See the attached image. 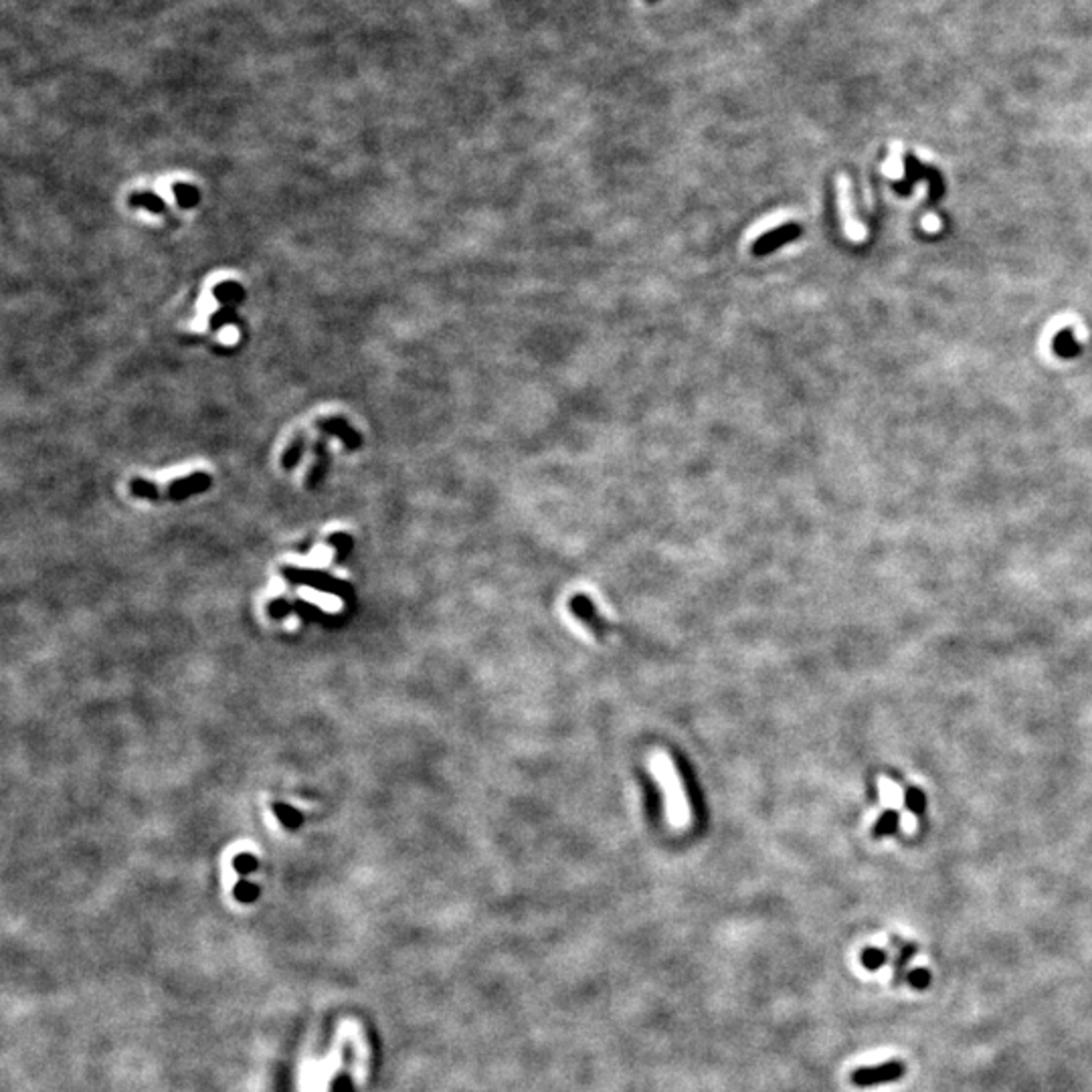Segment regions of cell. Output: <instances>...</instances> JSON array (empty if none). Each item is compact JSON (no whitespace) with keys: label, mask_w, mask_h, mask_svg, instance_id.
Segmentation results:
<instances>
[{"label":"cell","mask_w":1092,"mask_h":1092,"mask_svg":"<svg viewBox=\"0 0 1092 1092\" xmlns=\"http://www.w3.org/2000/svg\"><path fill=\"white\" fill-rule=\"evenodd\" d=\"M281 574L293 585H310L320 591H326V593L338 595V597H353V587L349 583L338 581V578L330 577L328 573H322V570H304L296 569V566H284Z\"/></svg>","instance_id":"7a4b0ae2"},{"label":"cell","mask_w":1092,"mask_h":1092,"mask_svg":"<svg viewBox=\"0 0 1092 1092\" xmlns=\"http://www.w3.org/2000/svg\"><path fill=\"white\" fill-rule=\"evenodd\" d=\"M800 229L797 227H785V229L775 231V233L769 235L763 243H759V249H773L775 245H781V243L789 241V239H795Z\"/></svg>","instance_id":"ac0fdd59"},{"label":"cell","mask_w":1092,"mask_h":1092,"mask_svg":"<svg viewBox=\"0 0 1092 1092\" xmlns=\"http://www.w3.org/2000/svg\"><path fill=\"white\" fill-rule=\"evenodd\" d=\"M318 429H320L324 436L336 437L344 444L346 449L350 452H357V449L362 448V436L344 419V417H328V419H320L318 421Z\"/></svg>","instance_id":"5b68a950"},{"label":"cell","mask_w":1092,"mask_h":1092,"mask_svg":"<svg viewBox=\"0 0 1092 1092\" xmlns=\"http://www.w3.org/2000/svg\"><path fill=\"white\" fill-rule=\"evenodd\" d=\"M838 205H839V214H842L846 235L852 239V241H862L864 235H866V231H864V227L860 225L858 219H856V214H854V202H852L850 180H847L846 175L838 176Z\"/></svg>","instance_id":"3957f363"},{"label":"cell","mask_w":1092,"mask_h":1092,"mask_svg":"<svg viewBox=\"0 0 1092 1092\" xmlns=\"http://www.w3.org/2000/svg\"><path fill=\"white\" fill-rule=\"evenodd\" d=\"M293 611H296V613H300L304 619H308V622L322 618V611L318 609L316 605H310V603H304V601L293 603Z\"/></svg>","instance_id":"44dd1931"},{"label":"cell","mask_w":1092,"mask_h":1092,"mask_svg":"<svg viewBox=\"0 0 1092 1092\" xmlns=\"http://www.w3.org/2000/svg\"><path fill=\"white\" fill-rule=\"evenodd\" d=\"M912 953H914V949H910L908 953H907V957H910V955H912ZM907 963H908V959H903V961H900V965L904 967V965H907Z\"/></svg>","instance_id":"7402d4cb"},{"label":"cell","mask_w":1092,"mask_h":1092,"mask_svg":"<svg viewBox=\"0 0 1092 1092\" xmlns=\"http://www.w3.org/2000/svg\"><path fill=\"white\" fill-rule=\"evenodd\" d=\"M213 486V478L205 471H197V474H188L184 478L175 479V482L168 483L167 496L172 500V502H184L188 500L190 496H197L206 492L209 488Z\"/></svg>","instance_id":"277c9868"},{"label":"cell","mask_w":1092,"mask_h":1092,"mask_svg":"<svg viewBox=\"0 0 1092 1092\" xmlns=\"http://www.w3.org/2000/svg\"><path fill=\"white\" fill-rule=\"evenodd\" d=\"M314 452H316V463H314V467L310 470V474H308V479H306V486H308V488H316L318 483L324 479L326 471H328V462H330L328 444H326V440H318L316 444H314Z\"/></svg>","instance_id":"9c48e42d"},{"label":"cell","mask_w":1092,"mask_h":1092,"mask_svg":"<svg viewBox=\"0 0 1092 1092\" xmlns=\"http://www.w3.org/2000/svg\"><path fill=\"white\" fill-rule=\"evenodd\" d=\"M128 205L136 206V209H146L148 213L152 214H162L167 213V202L158 197L152 190H140V193H132L130 198H128Z\"/></svg>","instance_id":"30bf717a"},{"label":"cell","mask_w":1092,"mask_h":1092,"mask_svg":"<svg viewBox=\"0 0 1092 1092\" xmlns=\"http://www.w3.org/2000/svg\"><path fill=\"white\" fill-rule=\"evenodd\" d=\"M904 1072V1066L900 1062H888V1064L874 1066V1068H860L852 1074V1082L856 1086H876L884 1082L899 1081Z\"/></svg>","instance_id":"8992f818"},{"label":"cell","mask_w":1092,"mask_h":1092,"mask_svg":"<svg viewBox=\"0 0 1092 1092\" xmlns=\"http://www.w3.org/2000/svg\"><path fill=\"white\" fill-rule=\"evenodd\" d=\"M652 771L656 775V779L660 781L661 789L665 793V812H668V819L674 827H686L690 823V809H688V800H686V793L682 789L680 777H678L676 769H674L672 760L668 759V755L664 752H657V755L652 756Z\"/></svg>","instance_id":"6da1fadb"},{"label":"cell","mask_w":1092,"mask_h":1092,"mask_svg":"<svg viewBox=\"0 0 1092 1092\" xmlns=\"http://www.w3.org/2000/svg\"><path fill=\"white\" fill-rule=\"evenodd\" d=\"M259 895H262V888H259L258 884L249 882V880L241 878L233 888V896L239 900V903L251 904L259 899Z\"/></svg>","instance_id":"2e32d148"},{"label":"cell","mask_w":1092,"mask_h":1092,"mask_svg":"<svg viewBox=\"0 0 1092 1092\" xmlns=\"http://www.w3.org/2000/svg\"><path fill=\"white\" fill-rule=\"evenodd\" d=\"M229 324H239L237 312H235V308H231V306H223V308H219L217 312L210 314L209 318L210 330H219L223 328V326Z\"/></svg>","instance_id":"e0dca14e"},{"label":"cell","mask_w":1092,"mask_h":1092,"mask_svg":"<svg viewBox=\"0 0 1092 1092\" xmlns=\"http://www.w3.org/2000/svg\"><path fill=\"white\" fill-rule=\"evenodd\" d=\"M213 296H214V300L221 301L223 306H231V308H235V306H239V304H243V301H245L247 292L241 284H237V281H221L219 285H214Z\"/></svg>","instance_id":"ba28073f"},{"label":"cell","mask_w":1092,"mask_h":1092,"mask_svg":"<svg viewBox=\"0 0 1092 1092\" xmlns=\"http://www.w3.org/2000/svg\"><path fill=\"white\" fill-rule=\"evenodd\" d=\"M645 2H657V0H645Z\"/></svg>","instance_id":"603a6c76"},{"label":"cell","mask_w":1092,"mask_h":1092,"mask_svg":"<svg viewBox=\"0 0 1092 1092\" xmlns=\"http://www.w3.org/2000/svg\"><path fill=\"white\" fill-rule=\"evenodd\" d=\"M271 812L275 813L277 819H280L281 826L288 827V830H300L301 823H304V816H301V812H297L296 808H292V805H288V804H280V801H275V804L271 805Z\"/></svg>","instance_id":"7c38bea8"},{"label":"cell","mask_w":1092,"mask_h":1092,"mask_svg":"<svg viewBox=\"0 0 1092 1092\" xmlns=\"http://www.w3.org/2000/svg\"><path fill=\"white\" fill-rule=\"evenodd\" d=\"M259 862L254 854H239L233 858V868L239 876H247L258 870Z\"/></svg>","instance_id":"d6986e66"},{"label":"cell","mask_w":1092,"mask_h":1092,"mask_svg":"<svg viewBox=\"0 0 1092 1092\" xmlns=\"http://www.w3.org/2000/svg\"><path fill=\"white\" fill-rule=\"evenodd\" d=\"M328 546H332L336 552H334V561L336 562H344L346 558L350 557V552L354 550V539L346 532H334V535L328 536Z\"/></svg>","instance_id":"4fadbf2b"},{"label":"cell","mask_w":1092,"mask_h":1092,"mask_svg":"<svg viewBox=\"0 0 1092 1092\" xmlns=\"http://www.w3.org/2000/svg\"><path fill=\"white\" fill-rule=\"evenodd\" d=\"M293 611V605L285 599H275L267 605V613H270L271 619H285L289 613Z\"/></svg>","instance_id":"ffe728a7"},{"label":"cell","mask_w":1092,"mask_h":1092,"mask_svg":"<svg viewBox=\"0 0 1092 1092\" xmlns=\"http://www.w3.org/2000/svg\"><path fill=\"white\" fill-rule=\"evenodd\" d=\"M172 194H175L180 209H194V206L201 202V190H198L197 186L188 184V182H176V184H172Z\"/></svg>","instance_id":"8fae6325"},{"label":"cell","mask_w":1092,"mask_h":1092,"mask_svg":"<svg viewBox=\"0 0 1092 1092\" xmlns=\"http://www.w3.org/2000/svg\"><path fill=\"white\" fill-rule=\"evenodd\" d=\"M130 492H132V496H136V498L150 500V502H158V500L162 498V494H160V488L156 486L154 482H150V479H144V478L132 479Z\"/></svg>","instance_id":"5bb4252c"},{"label":"cell","mask_w":1092,"mask_h":1092,"mask_svg":"<svg viewBox=\"0 0 1092 1092\" xmlns=\"http://www.w3.org/2000/svg\"><path fill=\"white\" fill-rule=\"evenodd\" d=\"M569 607H570V611H573L574 618L581 619V622L585 623V626L589 627V630L593 631L595 635L603 637L607 634V631H609V623H607L605 619H603L601 615L597 613V609H595V605H593V601H591V599L583 597V595H577V597L570 599Z\"/></svg>","instance_id":"52a82bcc"},{"label":"cell","mask_w":1092,"mask_h":1092,"mask_svg":"<svg viewBox=\"0 0 1092 1092\" xmlns=\"http://www.w3.org/2000/svg\"><path fill=\"white\" fill-rule=\"evenodd\" d=\"M306 445H308V444H306L304 436H297L296 440H293L292 444L288 445V449L284 452V457H281V466H284V470H293V467H296L297 463L301 462V457H304V453H306Z\"/></svg>","instance_id":"9a60e30c"}]
</instances>
